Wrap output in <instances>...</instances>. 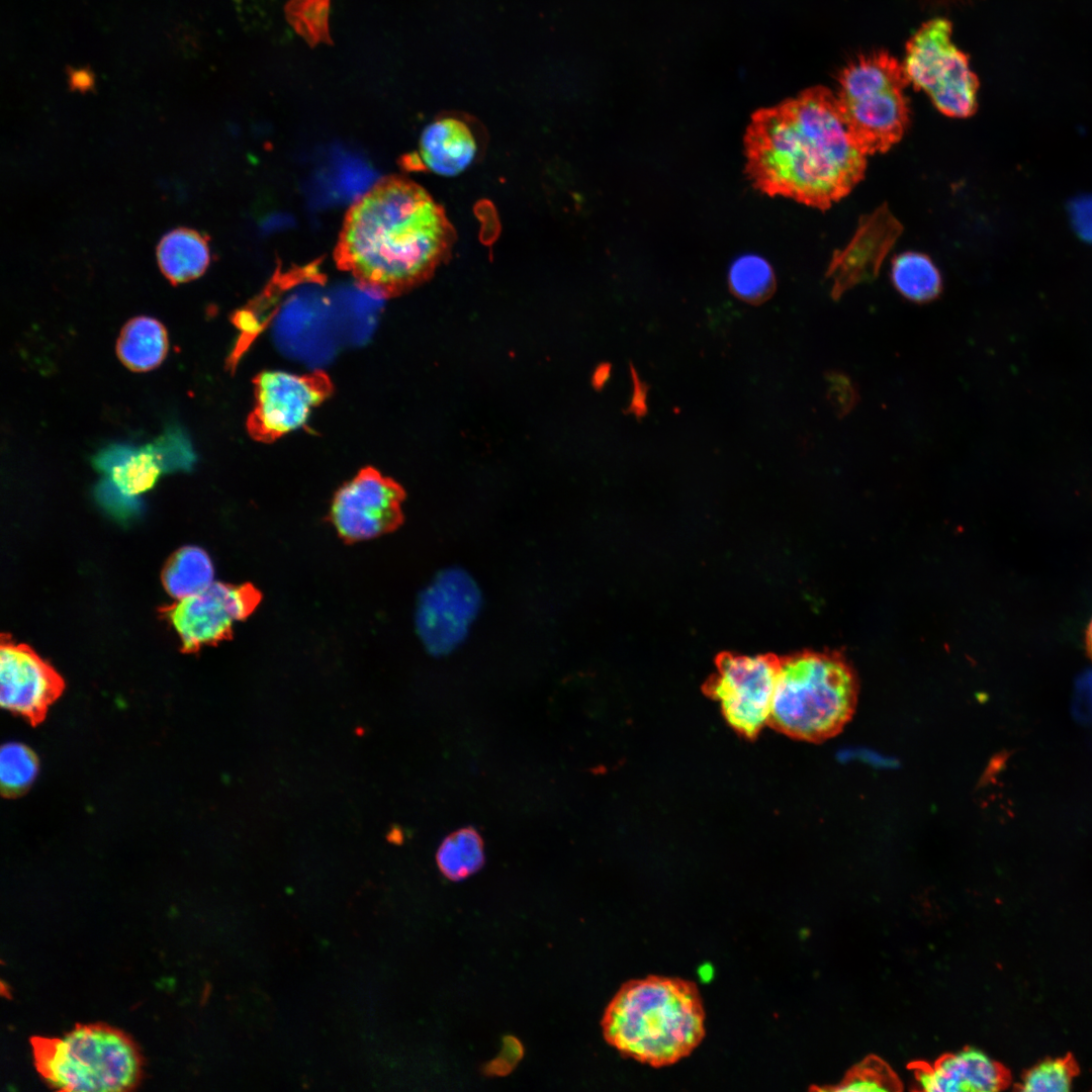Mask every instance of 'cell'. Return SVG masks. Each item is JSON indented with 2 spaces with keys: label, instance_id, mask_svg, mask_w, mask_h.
Returning <instances> with one entry per match:
<instances>
[{
  "label": "cell",
  "instance_id": "1",
  "mask_svg": "<svg viewBox=\"0 0 1092 1092\" xmlns=\"http://www.w3.org/2000/svg\"><path fill=\"white\" fill-rule=\"evenodd\" d=\"M744 152L754 188L820 209L848 194L867 166V154L851 136L836 96L822 86L755 111Z\"/></svg>",
  "mask_w": 1092,
  "mask_h": 1092
},
{
  "label": "cell",
  "instance_id": "2",
  "mask_svg": "<svg viewBox=\"0 0 1092 1092\" xmlns=\"http://www.w3.org/2000/svg\"><path fill=\"white\" fill-rule=\"evenodd\" d=\"M454 240L444 208L426 189L389 176L350 206L334 257L361 288L388 298L429 279Z\"/></svg>",
  "mask_w": 1092,
  "mask_h": 1092
},
{
  "label": "cell",
  "instance_id": "3",
  "mask_svg": "<svg viewBox=\"0 0 1092 1092\" xmlns=\"http://www.w3.org/2000/svg\"><path fill=\"white\" fill-rule=\"evenodd\" d=\"M705 1021L703 999L693 981L650 975L621 986L601 1025L606 1041L623 1057L661 1068L700 1045Z\"/></svg>",
  "mask_w": 1092,
  "mask_h": 1092
},
{
  "label": "cell",
  "instance_id": "4",
  "mask_svg": "<svg viewBox=\"0 0 1092 1092\" xmlns=\"http://www.w3.org/2000/svg\"><path fill=\"white\" fill-rule=\"evenodd\" d=\"M857 694L855 673L838 652L781 657L768 725L794 739L822 742L849 722Z\"/></svg>",
  "mask_w": 1092,
  "mask_h": 1092
},
{
  "label": "cell",
  "instance_id": "5",
  "mask_svg": "<svg viewBox=\"0 0 1092 1092\" xmlns=\"http://www.w3.org/2000/svg\"><path fill=\"white\" fill-rule=\"evenodd\" d=\"M34 1066L60 1091H126L141 1079L142 1058L123 1032L77 1025L61 1037H30Z\"/></svg>",
  "mask_w": 1092,
  "mask_h": 1092
},
{
  "label": "cell",
  "instance_id": "6",
  "mask_svg": "<svg viewBox=\"0 0 1092 1092\" xmlns=\"http://www.w3.org/2000/svg\"><path fill=\"white\" fill-rule=\"evenodd\" d=\"M836 99L847 128L867 154L888 151L909 122L903 64L886 51L850 61L838 74Z\"/></svg>",
  "mask_w": 1092,
  "mask_h": 1092
},
{
  "label": "cell",
  "instance_id": "7",
  "mask_svg": "<svg viewBox=\"0 0 1092 1092\" xmlns=\"http://www.w3.org/2000/svg\"><path fill=\"white\" fill-rule=\"evenodd\" d=\"M951 23L933 18L923 23L906 44L903 68L916 89L950 117H968L977 109L979 81L968 57L951 41Z\"/></svg>",
  "mask_w": 1092,
  "mask_h": 1092
},
{
  "label": "cell",
  "instance_id": "8",
  "mask_svg": "<svg viewBox=\"0 0 1092 1092\" xmlns=\"http://www.w3.org/2000/svg\"><path fill=\"white\" fill-rule=\"evenodd\" d=\"M715 666L704 684L705 695L719 704L736 733L754 739L769 722L781 657L724 652L717 656Z\"/></svg>",
  "mask_w": 1092,
  "mask_h": 1092
},
{
  "label": "cell",
  "instance_id": "9",
  "mask_svg": "<svg viewBox=\"0 0 1092 1092\" xmlns=\"http://www.w3.org/2000/svg\"><path fill=\"white\" fill-rule=\"evenodd\" d=\"M475 579L464 569L440 571L422 592L415 614L421 642L434 655H447L467 638L481 609Z\"/></svg>",
  "mask_w": 1092,
  "mask_h": 1092
},
{
  "label": "cell",
  "instance_id": "10",
  "mask_svg": "<svg viewBox=\"0 0 1092 1092\" xmlns=\"http://www.w3.org/2000/svg\"><path fill=\"white\" fill-rule=\"evenodd\" d=\"M255 405L247 419L252 439L271 443L301 427L311 410L330 397L334 385L323 371L302 375L265 371L253 380Z\"/></svg>",
  "mask_w": 1092,
  "mask_h": 1092
},
{
  "label": "cell",
  "instance_id": "11",
  "mask_svg": "<svg viewBox=\"0 0 1092 1092\" xmlns=\"http://www.w3.org/2000/svg\"><path fill=\"white\" fill-rule=\"evenodd\" d=\"M259 602V592L250 584L213 581L161 612L177 632L183 651L194 652L229 638L235 623L248 617Z\"/></svg>",
  "mask_w": 1092,
  "mask_h": 1092
},
{
  "label": "cell",
  "instance_id": "12",
  "mask_svg": "<svg viewBox=\"0 0 1092 1092\" xmlns=\"http://www.w3.org/2000/svg\"><path fill=\"white\" fill-rule=\"evenodd\" d=\"M402 495L392 479L372 467L363 468L336 492L332 524L349 542L378 537L398 523Z\"/></svg>",
  "mask_w": 1092,
  "mask_h": 1092
},
{
  "label": "cell",
  "instance_id": "13",
  "mask_svg": "<svg viewBox=\"0 0 1092 1092\" xmlns=\"http://www.w3.org/2000/svg\"><path fill=\"white\" fill-rule=\"evenodd\" d=\"M63 688L62 677L30 647L2 635L0 703L4 709L32 723L39 722Z\"/></svg>",
  "mask_w": 1092,
  "mask_h": 1092
},
{
  "label": "cell",
  "instance_id": "14",
  "mask_svg": "<svg viewBox=\"0 0 1092 1092\" xmlns=\"http://www.w3.org/2000/svg\"><path fill=\"white\" fill-rule=\"evenodd\" d=\"M901 230L899 221L885 206L860 220L848 245L835 252L827 271L835 299L854 285L873 280L878 275L884 258Z\"/></svg>",
  "mask_w": 1092,
  "mask_h": 1092
},
{
  "label": "cell",
  "instance_id": "15",
  "mask_svg": "<svg viewBox=\"0 0 1092 1092\" xmlns=\"http://www.w3.org/2000/svg\"><path fill=\"white\" fill-rule=\"evenodd\" d=\"M916 1076L920 1087L929 1092H993L1007 1084L1004 1069L974 1048L946 1056Z\"/></svg>",
  "mask_w": 1092,
  "mask_h": 1092
},
{
  "label": "cell",
  "instance_id": "16",
  "mask_svg": "<svg viewBox=\"0 0 1092 1092\" xmlns=\"http://www.w3.org/2000/svg\"><path fill=\"white\" fill-rule=\"evenodd\" d=\"M477 143L470 127L455 117H441L422 131L419 159L424 168L442 177H455L474 161Z\"/></svg>",
  "mask_w": 1092,
  "mask_h": 1092
},
{
  "label": "cell",
  "instance_id": "17",
  "mask_svg": "<svg viewBox=\"0 0 1092 1092\" xmlns=\"http://www.w3.org/2000/svg\"><path fill=\"white\" fill-rule=\"evenodd\" d=\"M163 456L157 446L141 449L110 446L94 459L95 466L105 471L115 488L126 496L151 489L163 471Z\"/></svg>",
  "mask_w": 1092,
  "mask_h": 1092
},
{
  "label": "cell",
  "instance_id": "18",
  "mask_svg": "<svg viewBox=\"0 0 1092 1092\" xmlns=\"http://www.w3.org/2000/svg\"><path fill=\"white\" fill-rule=\"evenodd\" d=\"M157 261L161 272L172 284L196 279L210 262L208 240L195 230L175 229L161 239Z\"/></svg>",
  "mask_w": 1092,
  "mask_h": 1092
},
{
  "label": "cell",
  "instance_id": "19",
  "mask_svg": "<svg viewBox=\"0 0 1092 1092\" xmlns=\"http://www.w3.org/2000/svg\"><path fill=\"white\" fill-rule=\"evenodd\" d=\"M168 349V335L163 324L144 315L128 321L116 343L119 360L135 372L157 368L165 359Z\"/></svg>",
  "mask_w": 1092,
  "mask_h": 1092
},
{
  "label": "cell",
  "instance_id": "20",
  "mask_svg": "<svg viewBox=\"0 0 1092 1092\" xmlns=\"http://www.w3.org/2000/svg\"><path fill=\"white\" fill-rule=\"evenodd\" d=\"M213 565L208 554L196 546L177 550L162 571V582L167 593L180 600L195 595L213 582Z\"/></svg>",
  "mask_w": 1092,
  "mask_h": 1092
},
{
  "label": "cell",
  "instance_id": "21",
  "mask_svg": "<svg viewBox=\"0 0 1092 1092\" xmlns=\"http://www.w3.org/2000/svg\"><path fill=\"white\" fill-rule=\"evenodd\" d=\"M891 277L896 289L914 302L931 301L942 289L941 277L935 265L927 256L917 252L897 256L892 263Z\"/></svg>",
  "mask_w": 1092,
  "mask_h": 1092
},
{
  "label": "cell",
  "instance_id": "22",
  "mask_svg": "<svg viewBox=\"0 0 1092 1092\" xmlns=\"http://www.w3.org/2000/svg\"><path fill=\"white\" fill-rule=\"evenodd\" d=\"M437 864L451 881H461L476 873L484 863L483 841L472 827L448 835L438 848Z\"/></svg>",
  "mask_w": 1092,
  "mask_h": 1092
},
{
  "label": "cell",
  "instance_id": "23",
  "mask_svg": "<svg viewBox=\"0 0 1092 1092\" xmlns=\"http://www.w3.org/2000/svg\"><path fill=\"white\" fill-rule=\"evenodd\" d=\"M729 286L739 299L759 304L775 292L776 278L770 265L763 258L745 255L731 265Z\"/></svg>",
  "mask_w": 1092,
  "mask_h": 1092
},
{
  "label": "cell",
  "instance_id": "24",
  "mask_svg": "<svg viewBox=\"0 0 1092 1092\" xmlns=\"http://www.w3.org/2000/svg\"><path fill=\"white\" fill-rule=\"evenodd\" d=\"M330 5L331 0H289L284 12L289 24L310 47L331 44Z\"/></svg>",
  "mask_w": 1092,
  "mask_h": 1092
},
{
  "label": "cell",
  "instance_id": "25",
  "mask_svg": "<svg viewBox=\"0 0 1092 1092\" xmlns=\"http://www.w3.org/2000/svg\"><path fill=\"white\" fill-rule=\"evenodd\" d=\"M38 770L33 751L18 742L6 743L0 752V783L3 794L16 796L30 787Z\"/></svg>",
  "mask_w": 1092,
  "mask_h": 1092
},
{
  "label": "cell",
  "instance_id": "26",
  "mask_svg": "<svg viewBox=\"0 0 1092 1092\" xmlns=\"http://www.w3.org/2000/svg\"><path fill=\"white\" fill-rule=\"evenodd\" d=\"M1076 1068L1072 1060H1044L1027 1071L1019 1089L1027 1092H1065L1071 1089Z\"/></svg>",
  "mask_w": 1092,
  "mask_h": 1092
},
{
  "label": "cell",
  "instance_id": "27",
  "mask_svg": "<svg viewBox=\"0 0 1092 1092\" xmlns=\"http://www.w3.org/2000/svg\"><path fill=\"white\" fill-rule=\"evenodd\" d=\"M829 398L841 416L847 414L857 401V393L851 381L843 374L831 373L828 376Z\"/></svg>",
  "mask_w": 1092,
  "mask_h": 1092
},
{
  "label": "cell",
  "instance_id": "28",
  "mask_svg": "<svg viewBox=\"0 0 1092 1092\" xmlns=\"http://www.w3.org/2000/svg\"><path fill=\"white\" fill-rule=\"evenodd\" d=\"M1069 216L1076 234L1092 243V194L1076 197L1069 204Z\"/></svg>",
  "mask_w": 1092,
  "mask_h": 1092
},
{
  "label": "cell",
  "instance_id": "29",
  "mask_svg": "<svg viewBox=\"0 0 1092 1092\" xmlns=\"http://www.w3.org/2000/svg\"><path fill=\"white\" fill-rule=\"evenodd\" d=\"M1074 715L1080 721H1092V672L1087 673L1078 682Z\"/></svg>",
  "mask_w": 1092,
  "mask_h": 1092
},
{
  "label": "cell",
  "instance_id": "30",
  "mask_svg": "<svg viewBox=\"0 0 1092 1092\" xmlns=\"http://www.w3.org/2000/svg\"><path fill=\"white\" fill-rule=\"evenodd\" d=\"M837 1091L842 1092H875V1091H887L888 1088L883 1086L878 1079L874 1076H855L836 1088Z\"/></svg>",
  "mask_w": 1092,
  "mask_h": 1092
},
{
  "label": "cell",
  "instance_id": "31",
  "mask_svg": "<svg viewBox=\"0 0 1092 1092\" xmlns=\"http://www.w3.org/2000/svg\"><path fill=\"white\" fill-rule=\"evenodd\" d=\"M634 372L635 371H633L635 389L632 398V411L636 416L641 417L646 412V388L640 379L638 380L635 377Z\"/></svg>",
  "mask_w": 1092,
  "mask_h": 1092
},
{
  "label": "cell",
  "instance_id": "32",
  "mask_svg": "<svg viewBox=\"0 0 1092 1092\" xmlns=\"http://www.w3.org/2000/svg\"><path fill=\"white\" fill-rule=\"evenodd\" d=\"M1086 647H1087L1088 654L1092 658V620H1091V622H1090V624H1089V626L1087 628V631H1086Z\"/></svg>",
  "mask_w": 1092,
  "mask_h": 1092
}]
</instances>
